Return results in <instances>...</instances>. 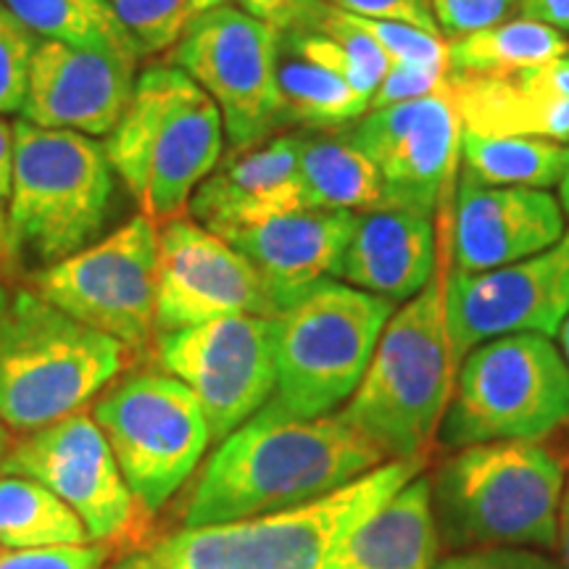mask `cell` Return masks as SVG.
<instances>
[{
    "instance_id": "7c38bea8",
    "label": "cell",
    "mask_w": 569,
    "mask_h": 569,
    "mask_svg": "<svg viewBox=\"0 0 569 569\" xmlns=\"http://www.w3.org/2000/svg\"><path fill=\"white\" fill-rule=\"evenodd\" d=\"M277 38L264 21L222 3L206 11L169 56L217 103L232 148L256 146L284 127Z\"/></svg>"
},
{
    "instance_id": "ac0fdd59",
    "label": "cell",
    "mask_w": 569,
    "mask_h": 569,
    "mask_svg": "<svg viewBox=\"0 0 569 569\" xmlns=\"http://www.w3.org/2000/svg\"><path fill=\"white\" fill-rule=\"evenodd\" d=\"M138 61L40 40L21 119L46 130L106 138L119 124L134 90Z\"/></svg>"
},
{
    "instance_id": "5bb4252c",
    "label": "cell",
    "mask_w": 569,
    "mask_h": 569,
    "mask_svg": "<svg viewBox=\"0 0 569 569\" xmlns=\"http://www.w3.org/2000/svg\"><path fill=\"white\" fill-rule=\"evenodd\" d=\"M569 315V232L530 259L446 277V325L457 361L503 336H559Z\"/></svg>"
},
{
    "instance_id": "8992f818",
    "label": "cell",
    "mask_w": 569,
    "mask_h": 569,
    "mask_svg": "<svg viewBox=\"0 0 569 569\" xmlns=\"http://www.w3.org/2000/svg\"><path fill=\"white\" fill-rule=\"evenodd\" d=\"M127 353L38 290H0V422L34 432L74 415L122 372Z\"/></svg>"
},
{
    "instance_id": "cb8c5ba5",
    "label": "cell",
    "mask_w": 569,
    "mask_h": 569,
    "mask_svg": "<svg viewBox=\"0 0 569 569\" xmlns=\"http://www.w3.org/2000/svg\"><path fill=\"white\" fill-rule=\"evenodd\" d=\"M440 530L430 475H417L343 540L330 569H432Z\"/></svg>"
},
{
    "instance_id": "d6986e66",
    "label": "cell",
    "mask_w": 569,
    "mask_h": 569,
    "mask_svg": "<svg viewBox=\"0 0 569 569\" xmlns=\"http://www.w3.org/2000/svg\"><path fill=\"white\" fill-rule=\"evenodd\" d=\"M567 232L559 198L536 188H493L461 174L453 203V272H488L557 246Z\"/></svg>"
},
{
    "instance_id": "83f0119b",
    "label": "cell",
    "mask_w": 569,
    "mask_h": 569,
    "mask_svg": "<svg viewBox=\"0 0 569 569\" xmlns=\"http://www.w3.org/2000/svg\"><path fill=\"white\" fill-rule=\"evenodd\" d=\"M465 174L493 188H557L569 163V146L543 138H490L461 132Z\"/></svg>"
},
{
    "instance_id": "ffe728a7",
    "label": "cell",
    "mask_w": 569,
    "mask_h": 569,
    "mask_svg": "<svg viewBox=\"0 0 569 569\" xmlns=\"http://www.w3.org/2000/svg\"><path fill=\"white\" fill-rule=\"evenodd\" d=\"M298 151L301 132L272 134L256 146L232 148L196 188L188 203L190 217L224 238L238 227L309 209Z\"/></svg>"
},
{
    "instance_id": "52a82bcc",
    "label": "cell",
    "mask_w": 569,
    "mask_h": 569,
    "mask_svg": "<svg viewBox=\"0 0 569 569\" xmlns=\"http://www.w3.org/2000/svg\"><path fill=\"white\" fill-rule=\"evenodd\" d=\"M113 174L106 148L88 134L13 124L6 253L46 269L88 248L109 217Z\"/></svg>"
},
{
    "instance_id": "4316f807",
    "label": "cell",
    "mask_w": 569,
    "mask_h": 569,
    "mask_svg": "<svg viewBox=\"0 0 569 569\" xmlns=\"http://www.w3.org/2000/svg\"><path fill=\"white\" fill-rule=\"evenodd\" d=\"M569 53L567 34L536 19L498 21L486 30L448 42L451 74H503L538 67Z\"/></svg>"
},
{
    "instance_id": "836d02e7",
    "label": "cell",
    "mask_w": 569,
    "mask_h": 569,
    "mask_svg": "<svg viewBox=\"0 0 569 569\" xmlns=\"http://www.w3.org/2000/svg\"><path fill=\"white\" fill-rule=\"evenodd\" d=\"M427 3L438 21L440 34L459 40L507 19L517 0H427Z\"/></svg>"
},
{
    "instance_id": "8d00e7d4",
    "label": "cell",
    "mask_w": 569,
    "mask_h": 569,
    "mask_svg": "<svg viewBox=\"0 0 569 569\" xmlns=\"http://www.w3.org/2000/svg\"><path fill=\"white\" fill-rule=\"evenodd\" d=\"M432 569H559L540 553L522 549H472L438 561Z\"/></svg>"
},
{
    "instance_id": "2e32d148",
    "label": "cell",
    "mask_w": 569,
    "mask_h": 569,
    "mask_svg": "<svg viewBox=\"0 0 569 569\" xmlns=\"http://www.w3.org/2000/svg\"><path fill=\"white\" fill-rule=\"evenodd\" d=\"M0 475H21L46 486L82 519L92 543L124 538L138 519L140 507L109 440L82 409L11 446Z\"/></svg>"
},
{
    "instance_id": "1f68e13d",
    "label": "cell",
    "mask_w": 569,
    "mask_h": 569,
    "mask_svg": "<svg viewBox=\"0 0 569 569\" xmlns=\"http://www.w3.org/2000/svg\"><path fill=\"white\" fill-rule=\"evenodd\" d=\"M38 46V34L0 3V113H17L24 106Z\"/></svg>"
},
{
    "instance_id": "e0dca14e",
    "label": "cell",
    "mask_w": 569,
    "mask_h": 569,
    "mask_svg": "<svg viewBox=\"0 0 569 569\" xmlns=\"http://www.w3.org/2000/svg\"><path fill=\"white\" fill-rule=\"evenodd\" d=\"M461 119L443 92L367 111L348 134L365 151L388 190V206L436 213L461 153Z\"/></svg>"
},
{
    "instance_id": "e575fe53",
    "label": "cell",
    "mask_w": 569,
    "mask_h": 569,
    "mask_svg": "<svg viewBox=\"0 0 569 569\" xmlns=\"http://www.w3.org/2000/svg\"><path fill=\"white\" fill-rule=\"evenodd\" d=\"M103 546L84 543L51 546V549L0 551V569H103Z\"/></svg>"
},
{
    "instance_id": "9c48e42d",
    "label": "cell",
    "mask_w": 569,
    "mask_h": 569,
    "mask_svg": "<svg viewBox=\"0 0 569 569\" xmlns=\"http://www.w3.org/2000/svg\"><path fill=\"white\" fill-rule=\"evenodd\" d=\"M569 425V365L551 338L503 336L461 359L440 446L540 443Z\"/></svg>"
},
{
    "instance_id": "f1b7e54d",
    "label": "cell",
    "mask_w": 569,
    "mask_h": 569,
    "mask_svg": "<svg viewBox=\"0 0 569 569\" xmlns=\"http://www.w3.org/2000/svg\"><path fill=\"white\" fill-rule=\"evenodd\" d=\"M92 543L82 519L46 486L0 475V546L9 551Z\"/></svg>"
},
{
    "instance_id": "b9f144b4",
    "label": "cell",
    "mask_w": 569,
    "mask_h": 569,
    "mask_svg": "<svg viewBox=\"0 0 569 569\" xmlns=\"http://www.w3.org/2000/svg\"><path fill=\"white\" fill-rule=\"evenodd\" d=\"M559 203H561V209H565L567 219H569V163H567L565 177H561V182H559Z\"/></svg>"
},
{
    "instance_id": "4fadbf2b",
    "label": "cell",
    "mask_w": 569,
    "mask_h": 569,
    "mask_svg": "<svg viewBox=\"0 0 569 569\" xmlns=\"http://www.w3.org/2000/svg\"><path fill=\"white\" fill-rule=\"evenodd\" d=\"M156 361L193 390L211 443H219L274 396L272 319L234 315L163 332L156 338Z\"/></svg>"
},
{
    "instance_id": "ee69618b",
    "label": "cell",
    "mask_w": 569,
    "mask_h": 569,
    "mask_svg": "<svg viewBox=\"0 0 569 569\" xmlns=\"http://www.w3.org/2000/svg\"><path fill=\"white\" fill-rule=\"evenodd\" d=\"M11 451V438H9V427L0 422V467H3L6 453Z\"/></svg>"
},
{
    "instance_id": "d590c367",
    "label": "cell",
    "mask_w": 569,
    "mask_h": 569,
    "mask_svg": "<svg viewBox=\"0 0 569 569\" xmlns=\"http://www.w3.org/2000/svg\"><path fill=\"white\" fill-rule=\"evenodd\" d=\"M325 3L336 6V9L346 13H353V17L393 21V24H407L415 27V30L443 38L427 0H325Z\"/></svg>"
},
{
    "instance_id": "bcb514c9",
    "label": "cell",
    "mask_w": 569,
    "mask_h": 569,
    "mask_svg": "<svg viewBox=\"0 0 569 569\" xmlns=\"http://www.w3.org/2000/svg\"><path fill=\"white\" fill-rule=\"evenodd\" d=\"M567 486H569V482H567Z\"/></svg>"
},
{
    "instance_id": "7bdbcfd3",
    "label": "cell",
    "mask_w": 569,
    "mask_h": 569,
    "mask_svg": "<svg viewBox=\"0 0 569 569\" xmlns=\"http://www.w3.org/2000/svg\"><path fill=\"white\" fill-rule=\"evenodd\" d=\"M559 346H561V356H565L567 365H569V315L565 317V322H561V327H559Z\"/></svg>"
},
{
    "instance_id": "7402d4cb",
    "label": "cell",
    "mask_w": 569,
    "mask_h": 569,
    "mask_svg": "<svg viewBox=\"0 0 569 569\" xmlns=\"http://www.w3.org/2000/svg\"><path fill=\"white\" fill-rule=\"evenodd\" d=\"M353 222V211L301 209L238 227L224 240L251 261L282 311L317 282L336 280Z\"/></svg>"
},
{
    "instance_id": "277c9868",
    "label": "cell",
    "mask_w": 569,
    "mask_h": 569,
    "mask_svg": "<svg viewBox=\"0 0 569 569\" xmlns=\"http://www.w3.org/2000/svg\"><path fill=\"white\" fill-rule=\"evenodd\" d=\"M224 122L209 92L172 63H153L134 80L106 156L156 224L182 217L224 153Z\"/></svg>"
},
{
    "instance_id": "ba28073f",
    "label": "cell",
    "mask_w": 569,
    "mask_h": 569,
    "mask_svg": "<svg viewBox=\"0 0 569 569\" xmlns=\"http://www.w3.org/2000/svg\"><path fill=\"white\" fill-rule=\"evenodd\" d=\"M396 303L340 280L317 282L272 317L277 407L301 419L332 415L359 388Z\"/></svg>"
},
{
    "instance_id": "3957f363",
    "label": "cell",
    "mask_w": 569,
    "mask_h": 569,
    "mask_svg": "<svg viewBox=\"0 0 569 569\" xmlns=\"http://www.w3.org/2000/svg\"><path fill=\"white\" fill-rule=\"evenodd\" d=\"M457 372L446 325V280L436 274L422 293L390 315L359 388L338 415L388 459L430 457Z\"/></svg>"
},
{
    "instance_id": "d6a6232c",
    "label": "cell",
    "mask_w": 569,
    "mask_h": 569,
    "mask_svg": "<svg viewBox=\"0 0 569 569\" xmlns=\"http://www.w3.org/2000/svg\"><path fill=\"white\" fill-rule=\"evenodd\" d=\"M448 88V67L430 63H390L382 82L377 84L369 111L386 109L393 103L417 101V98L443 92Z\"/></svg>"
},
{
    "instance_id": "f35d334b",
    "label": "cell",
    "mask_w": 569,
    "mask_h": 569,
    "mask_svg": "<svg viewBox=\"0 0 569 569\" xmlns=\"http://www.w3.org/2000/svg\"><path fill=\"white\" fill-rule=\"evenodd\" d=\"M519 17L543 21L561 34H569V0H517Z\"/></svg>"
},
{
    "instance_id": "30bf717a",
    "label": "cell",
    "mask_w": 569,
    "mask_h": 569,
    "mask_svg": "<svg viewBox=\"0 0 569 569\" xmlns=\"http://www.w3.org/2000/svg\"><path fill=\"white\" fill-rule=\"evenodd\" d=\"M140 511H159L201 465L211 443L206 415L167 372L130 375L92 409Z\"/></svg>"
},
{
    "instance_id": "d4e9b609",
    "label": "cell",
    "mask_w": 569,
    "mask_h": 569,
    "mask_svg": "<svg viewBox=\"0 0 569 569\" xmlns=\"http://www.w3.org/2000/svg\"><path fill=\"white\" fill-rule=\"evenodd\" d=\"M298 169L309 209L361 213L388 206L380 169L356 146L348 130L301 132Z\"/></svg>"
},
{
    "instance_id": "60d3db41",
    "label": "cell",
    "mask_w": 569,
    "mask_h": 569,
    "mask_svg": "<svg viewBox=\"0 0 569 569\" xmlns=\"http://www.w3.org/2000/svg\"><path fill=\"white\" fill-rule=\"evenodd\" d=\"M559 551H561V561H565V569H569V486L565 490V498H561V509H559Z\"/></svg>"
},
{
    "instance_id": "5b68a950",
    "label": "cell",
    "mask_w": 569,
    "mask_h": 569,
    "mask_svg": "<svg viewBox=\"0 0 569 569\" xmlns=\"http://www.w3.org/2000/svg\"><path fill=\"white\" fill-rule=\"evenodd\" d=\"M432 509L440 540L451 549L557 546L567 472L540 443H480L440 461Z\"/></svg>"
},
{
    "instance_id": "ab89813d",
    "label": "cell",
    "mask_w": 569,
    "mask_h": 569,
    "mask_svg": "<svg viewBox=\"0 0 569 569\" xmlns=\"http://www.w3.org/2000/svg\"><path fill=\"white\" fill-rule=\"evenodd\" d=\"M13 182V124L0 113V206L9 203Z\"/></svg>"
},
{
    "instance_id": "4dcf8cb0",
    "label": "cell",
    "mask_w": 569,
    "mask_h": 569,
    "mask_svg": "<svg viewBox=\"0 0 569 569\" xmlns=\"http://www.w3.org/2000/svg\"><path fill=\"white\" fill-rule=\"evenodd\" d=\"M119 24L142 56L172 51L182 34L224 0H109Z\"/></svg>"
},
{
    "instance_id": "603a6c76",
    "label": "cell",
    "mask_w": 569,
    "mask_h": 569,
    "mask_svg": "<svg viewBox=\"0 0 569 569\" xmlns=\"http://www.w3.org/2000/svg\"><path fill=\"white\" fill-rule=\"evenodd\" d=\"M436 274V224L430 213L398 206L356 213L336 280L393 303H407Z\"/></svg>"
},
{
    "instance_id": "f546056e",
    "label": "cell",
    "mask_w": 569,
    "mask_h": 569,
    "mask_svg": "<svg viewBox=\"0 0 569 569\" xmlns=\"http://www.w3.org/2000/svg\"><path fill=\"white\" fill-rule=\"evenodd\" d=\"M40 40H59L138 61L140 53L109 0H0Z\"/></svg>"
},
{
    "instance_id": "8fae6325",
    "label": "cell",
    "mask_w": 569,
    "mask_h": 569,
    "mask_svg": "<svg viewBox=\"0 0 569 569\" xmlns=\"http://www.w3.org/2000/svg\"><path fill=\"white\" fill-rule=\"evenodd\" d=\"M159 224L146 213L34 274V290L77 322L117 338L130 351L156 332Z\"/></svg>"
},
{
    "instance_id": "f6af8a7d",
    "label": "cell",
    "mask_w": 569,
    "mask_h": 569,
    "mask_svg": "<svg viewBox=\"0 0 569 569\" xmlns=\"http://www.w3.org/2000/svg\"><path fill=\"white\" fill-rule=\"evenodd\" d=\"M0 243H3V219H0Z\"/></svg>"
},
{
    "instance_id": "9a60e30c",
    "label": "cell",
    "mask_w": 569,
    "mask_h": 569,
    "mask_svg": "<svg viewBox=\"0 0 569 569\" xmlns=\"http://www.w3.org/2000/svg\"><path fill=\"white\" fill-rule=\"evenodd\" d=\"M277 317L272 293L243 253L193 217L159 227L156 259V336L219 317Z\"/></svg>"
},
{
    "instance_id": "44dd1931",
    "label": "cell",
    "mask_w": 569,
    "mask_h": 569,
    "mask_svg": "<svg viewBox=\"0 0 569 569\" xmlns=\"http://www.w3.org/2000/svg\"><path fill=\"white\" fill-rule=\"evenodd\" d=\"M448 96L465 130L569 146V53L503 74L448 71Z\"/></svg>"
},
{
    "instance_id": "6da1fadb",
    "label": "cell",
    "mask_w": 569,
    "mask_h": 569,
    "mask_svg": "<svg viewBox=\"0 0 569 569\" xmlns=\"http://www.w3.org/2000/svg\"><path fill=\"white\" fill-rule=\"evenodd\" d=\"M390 461L340 415L301 419L269 401L219 440L182 528L269 515L322 498Z\"/></svg>"
},
{
    "instance_id": "74e56055",
    "label": "cell",
    "mask_w": 569,
    "mask_h": 569,
    "mask_svg": "<svg viewBox=\"0 0 569 569\" xmlns=\"http://www.w3.org/2000/svg\"><path fill=\"white\" fill-rule=\"evenodd\" d=\"M315 3L317 0H230V6H234V9L264 21V24H269L277 32H284L290 30V27L301 24L303 17L311 11Z\"/></svg>"
},
{
    "instance_id": "484cf974",
    "label": "cell",
    "mask_w": 569,
    "mask_h": 569,
    "mask_svg": "<svg viewBox=\"0 0 569 569\" xmlns=\"http://www.w3.org/2000/svg\"><path fill=\"white\" fill-rule=\"evenodd\" d=\"M280 34V32H277ZM277 88L282 124H301L311 132L348 130L369 111V98L336 71L319 67L277 38Z\"/></svg>"
},
{
    "instance_id": "7a4b0ae2",
    "label": "cell",
    "mask_w": 569,
    "mask_h": 569,
    "mask_svg": "<svg viewBox=\"0 0 569 569\" xmlns=\"http://www.w3.org/2000/svg\"><path fill=\"white\" fill-rule=\"evenodd\" d=\"M430 457L390 459L315 501L142 543L109 569H330L343 540L427 469Z\"/></svg>"
}]
</instances>
